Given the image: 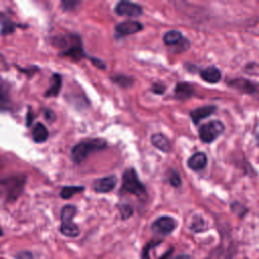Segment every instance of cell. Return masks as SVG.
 <instances>
[{
    "mask_svg": "<svg viewBox=\"0 0 259 259\" xmlns=\"http://www.w3.org/2000/svg\"><path fill=\"white\" fill-rule=\"evenodd\" d=\"M54 45H56L61 51L60 55L69 57L74 61H80L87 57L84 50L81 37L76 33H69L54 38Z\"/></svg>",
    "mask_w": 259,
    "mask_h": 259,
    "instance_id": "6da1fadb",
    "label": "cell"
},
{
    "mask_svg": "<svg viewBox=\"0 0 259 259\" xmlns=\"http://www.w3.org/2000/svg\"><path fill=\"white\" fill-rule=\"evenodd\" d=\"M108 147L106 140L89 138L77 143L71 150V158L75 164H81L91 153L105 150Z\"/></svg>",
    "mask_w": 259,
    "mask_h": 259,
    "instance_id": "7a4b0ae2",
    "label": "cell"
},
{
    "mask_svg": "<svg viewBox=\"0 0 259 259\" xmlns=\"http://www.w3.org/2000/svg\"><path fill=\"white\" fill-rule=\"evenodd\" d=\"M25 183V174H14L0 177V196H3L6 201L16 200L21 195Z\"/></svg>",
    "mask_w": 259,
    "mask_h": 259,
    "instance_id": "3957f363",
    "label": "cell"
},
{
    "mask_svg": "<svg viewBox=\"0 0 259 259\" xmlns=\"http://www.w3.org/2000/svg\"><path fill=\"white\" fill-rule=\"evenodd\" d=\"M131 193L139 198H144L147 195V190L144 183L139 179V176L134 168L126 169L122 174V182L120 193Z\"/></svg>",
    "mask_w": 259,
    "mask_h": 259,
    "instance_id": "277c9868",
    "label": "cell"
},
{
    "mask_svg": "<svg viewBox=\"0 0 259 259\" xmlns=\"http://www.w3.org/2000/svg\"><path fill=\"white\" fill-rule=\"evenodd\" d=\"M76 212L77 208L73 204H66L61 210V226L59 230L66 237L75 238L80 234L78 225L73 222V218L75 217Z\"/></svg>",
    "mask_w": 259,
    "mask_h": 259,
    "instance_id": "5b68a950",
    "label": "cell"
},
{
    "mask_svg": "<svg viewBox=\"0 0 259 259\" xmlns=\"http://www.w3.org/2000/svg\"><path fill=\"white\" fill-rule=\"evenodd\" d=\"M224 132L225 124L221 120H211L199 127L198 136L203 143L210 144L215 141Z\"/></svg>",
    "mask_w": 259,
    "mask_h": 259,
    "instance_id": "8992f818",
    "label": "cell"
},
{
    "mask_svg": "<svg viewBox=\"0 0 259 259\" xmlns=\"http://www.w3.org/2000/svg\"><path fill=\"white\" fill-rule=\"evenodd\" d=\"M228 85L243 94L253 95L259 99V83H254L245 78H236L230 80Z\"/></svg>",
    "mask_w": 259,
    "mask_h": 259,
    "instance_id": "52a82bcc",
    "label": "cell"
},
{
    "mask_svg": "<svg viewBox=\"0 0 259 259\" xmlns=\"http://www.w3.org/2000/svg\"><path fill=\"white\" fill-rule=\"evenodd\" d=\"M163 41L168 47H174L176 52H182L189 48V40L178 30H169L163 36Z\"/></svg>",
    "mask_w": 259,
    "mask_h": 259,
    "instance_id": "ba28073f",
    "label": "cell"
},
{
    "mask_svg": "<svg viewBox=\"0 0 259 259\" xmlns=\"http://www.w3.org/2000/svg\"><path fill=\"white\" fill-rule=\"evenodd\" d=\"M177 227V222L175 219L169 215H163L158 219H156L152 226L151 229L154 233L162 236H166L171 234Z\"/></svg>",
    "mask_w": 259,
    "mask_h": 259,
    "instance_id": "9c48e42d",
    "label": "cell"
},
{
    "mask_svg": "<svg viewBox=\"0 0 259 259\" xmlns=\"http://www.w3.org/2000/svg\"><path fill=\"white\" fill-rule=\"evenodd\" d=\"M144 25L136 20H126L117 23L114 26V36L115 38H122L125 36H128L131 34L137 33L141 30H143Z\"/></svg>",
    "mask_w": 259,
    "mask_h": 259,
    "instance_id": "30bf717a",
    "label": "cell"
},
{
    "mask_svg": "<svg viewBox=\"0 0 259 259\" xmlns=\"http://www.w3.org/2000/svg\"><path fill=\"white\" fill-rule=\"evenodd\" d=\"M114 12L120 16L138 17L143 14V8L141 5L134 2L119 1L114 6Z\"/></svg>",
    "mask_w": 259,
    "mask_h": 259,
    "instance_id": "8fae6325",
    "label": "cell"
},
{
    "mask_svg": "<svg viewBox=\"0 0 259 259\" xmlns=\"http://www.w3.org/2000/svg\"><path fill=\"white\" fill-rule=\"evenodd\" d=\"M117 184V177L115 175H108L97 178L93 181L92 188L98 193H108L112 191Z\"/></svg>",
    "mask_w": 259,
    "mask_h": 259,
    "instance_id": "7c38bea8",
    "label": "cell"
},
{
    "mask_svg": "<svg viewBox=\"0 0 259 259\" xmlns=\"http://www.w3.org/2000/svg\"><path fill=\"white\" fill-rule=\"evenodd\" d=\"M13 101L10 95V84L0 77V112L10 111Z\"/></svg>",
    "mask_w": 259,
    "mask_h": 259,
    "instance_id": "4fadbf2b",
    "label": "cell"
},
{
    "mask_svg": "<svg viewBox=\"0 0 259 259\" xmlns=\"http://www.w3.org/2000/svg\"><path fill=\"white\" fill-rule=\"evenodd\" d=\"M217 110V106L215 105H205L202 107H198L195 109H192L189 112V116L193 122V124L197 125L200 120L212 115Z\"/></svg>",
    "mask_w": 259,
    "mask_h": 259,
    "instance_id": "5bb4252c",
    "label": "cell"
},
{
    "mask_svg": "<svg viewBox=\"0 0 259 259\" xmlns=\"http://www.w3.org/2000/svg\"><path fill=\"white\" fill-rule=\"evenodd\" d=\"M207 165V156L203 152L192 154L187 160V167L192 171H200Z\"/></svg>",
    "mask_w": 259,
    "mask_h": 259,
    "instance_id": "9a60e30c",
    "label": "cell"
},
{
    "mask_svg": "<svg viewBox=\"0 0 259 259\" xmlns=\"http://www.w3.org/2000/svg\"><path fill=\"white\" fill-rule=\"evenodd\" d=\"M151 143L155 148L164 153H169L171 151V143L169 139L161 133L153 134L151 136Z\"/></svg>",
    "mask_w": 259,
    "mask_h": 259,
    "instance_id": "2e32d148",
    "label": "cell"
},
{
    "mask_svg": "<svg viewBox=\"0 0 259 259\" xmlns=\"http://www.w3.org/2000/svg\"><path fill=\"white\" fill-rule=\"evenodd\" d=\"M200 77L207 83L215 84L221 80L222 73L217 67L209 66L200 71Z\"/></svg>",
    "mask_w": 259,
    "mask_h": 259,
    "instance_id": "e0dca14e",
    "label": "cell"
},
{
    "mask_svg": "<svg viewBox=\"0 0 259 259\" xmlns=\"http://www.w3.org/2000/svg\"><path fill=\"white\" fill-rule=\"evenodd\" d=\"M62 76L58 73H54L51 77V85L45 92V97H56L59 95L62 88Z\"/></svg>",
    "mask_w": 259,
    "mask_h": 259,
    "instance_id": "ac0fdd59",
    "label": "cell"
},
{
    "mask_svg": "<svg viewBox=\"0 0 259 259\" xmlns=\"http://www.w3.org/2000/svg\"><path fill=\"white\" fill-rule=\"evenodd\" d=\"M193 87L186 82H178L174 88L175 96L178 99H186L192 96L193 94Z\"/></svg>",
    "mask_w": 259,
    "mask_h": 259,
    "instance_id": "d6986e66",
    "label": "cell"
},
{
    "mask_svg": "<svg viewBox=\"0 0 259 259\" xmlns=\"http://www.w3.org/2000/svg\"><path fill=\"white\" fill-rule=\"evenodd\" d=\"M32 138L35 143H44L49 138V131L42 123L37 122L32 130Z\"/></svg>",
    "mask_w": 259,
    "mask_h": 259,
    "instance_id": "ffe728a7",
    "label": "cell"
},
{
    "mask_svg": "<svg viewBox=\"0 0 259 259\" xmlns=\"http://www.w3.org/2000/svg\"><path fill=\"white\" fill-rule=\"evenodd\" d=\"M85 190V187L84 186H77V185H67V186H64L61 191H60V196L63 198V199H69L71 197H73L75 194L77 193H80L82 191Z\"/></svg>",
    "mask_w": 259,
    "mask_h": 259,
    "instance_id": "44dd1931",
    "label": "cell"
},
{
    "mask_svg": "<svg viewBox=\"0 0 259 259\" xmlns=\"http://www.w3.org/2000/svg\"><path fill=\"white\" fill-rule=\"evenodd\" d=\"M111 81L121 88H130L134 85V79L123 74H116L110 77Z\"/></svg>",
    "mask_w": 259,
    "mask_h": 259,
    "instance_id": "7402d4cb",
    "label": "cell"
},
{
    "mask_svg": "<svg viewBox=\"0 0 259 259\" xmlns=\"http://www.w3.org/2000/svg\"><path fill=\"white\" fill-rule=\"evenodd\" d=\"M20 25H18L17 23L9 20V19H5L4 22H2V25H1V30H0V33L2 35H6V34H9V33H12L16 27H19Z\"/></svg>",
    "mask_w": 259,
    "mask_h": 259,
    "instance_id": "603a6c76",
    "label": "cell"
},
{
    "mask_svg": "<svg viewBox=\"0 0 259 259\" xmlns=\"http://www.w3.org/2000/svg\"><path fill=\"white\" fill-rule=\"evenodd\" d=\"M190 229L193 232H202L206 229V223L201 217H195L192 221Z\"/></svg>",
    "mask_w": 259,
    "mask_h": 259,
    "instance_id": "cb8c5ba5",
    "label": "cell"
},
{
    "mask_svg": "<svg viewBox=\"0 0 259 259\" xmlns=\"http://www.w3.org/2000/svg\"><path fill=\"white\" fill-rule=\"evenodd\" d=\"M231 209L233 212H235L237 215L239 217H244L247 212H248V208L243 205L242 203H240L239 201H233L231 204Z\"/></svg>",
    "mask_w": 259,
    "mask_h": 259,
    "instance_id": "d4e9b609",
    "label": "cell"
},
{
    "mask_svg": "<svg viewBox=\"0 0 259 259\" xmlns=\"http://www.w3.org/2000/svg\"><path fill=\"white\" fill-rule=\"evenodd\" d=\"M117 208L120 212V215H121L122 220H126L130 217H132L133 211H134L133 207L128 203H120V204L117 205Z\"/></svg>",
    "mask_w": 259,
    "mask_h": 259,
    "instance_id": "484cf974",
    "label": "cell"
},
{
    "mask_svg": "<svg viewBox=\"0 0 259 259\" xmlns=\"http://www.w3.org/2000/svg\"><path fill=\"white\" fill-rule=\"evenodd\" d=\"M169 182L173 187H179L181 185V178L177 171L171 170L169 174Z\"/></svg>",
    "mask_w": 259,
    "mask_h": 259,
    "instance_id": "4316f807",
    "label": "cell"
},
{
    "mask_svg": "<svg viewBox=\"0 0 259 259\" xmlns=\"http://www.w3.org/2000/svg\"><path fill=\"white\" fill-rule=\"evenodd\" d=\"M160 259H191L189 255L186 254H178V255H174L173 254V250L170 249L168 250Z\"/></svg>",
    "mask_w": 259,
    "mask_h": 259,
    "instance_id": "83f0119b",
    "label": "cell"
},
{
    "mask_svg": "<svg viewBox=\"0 0 259 259\" xmlns=\"http://www.w3.org/2000/svg\"><path fill=\"white\" fill-rule=\"evenodd\" d=\"M81 2L80 1H75V0H64L62 1V7L65 11L67 10H73L75 9Z\"/></svg>",
    "mask_w": 259,
    "mask_h": 259,
    "instance_id": "f1b7e54d",
    "label": "cell"
},
{
    "mask_svg": "<svg viewBox=\"0 0 259 259\" xmlns=\"http://www.w3.org/2000/svg\"><path fill=\"white\" fill-rule=\"evenodd\" d=\"M160 241L158 242H150L143 250V254H142V259H150V251L152 248H154L155 246L159 245Z\"/></svg>",
    "mask_w": 259,
    "mask_h": 259,
    "instance_id": "f546056e",
    "label": "cell"
},
{
    "mask_svg": "<svg viewBox=\"0 0 259 259\" xmlns=\"http://www.w3.org/2000/svg\"><path fill=\"white\" fill-rule=\"evenodd\" d=\"M151 90H152V92H154L155 94L161 95V94H163V93L166 91V86H165L163 83H161V82H156V83H154V84L152 85Z\"/></svg>",
    "mask_w": 259,
    "mask_h": 259,
    "instance_id": "4dcf8cb0",
    "label": "cell"
},
{
    "mask_svg": "<svg viewBox=\"0 0 259 259\" xmlns=\"http://www.w3.org/2000/svg\"><path fill=\"white\" fill-rule=\"evenodd\" d=\"M44 116H45L46 120H48L49 122L55 121L57 119L56 113L52 109H50V108H45L44 109Z\"/></svg>",
    "mask_w": 259,
    "mask_h": 259,
    "instance_id": "1f68e13d",
    "label": "cell"
},
{
    "mask_svg": "<svg viewBox=\"0 0 259 259\" xmlns=\"http://www.w3.org/2000/svg\"><path fill=\"white\" fill-rule=\"evenodd\" d=\"M89 60L91 61V63L98 69L100 70H105V64L103 61H101L100 59L96 58V57H88Z\"/></svg>",
    "mask_w": 259,
    "mask_h": 259,
    "instance_id": "d6a6232c",
    "label": "cell"
},
{
    "mask_svg": "<svg viewBox=\"0 0 259 259\" xmlns=\"http://www.w3.org/2000/svg\"><path fill=\"white\" fill-rule=\"evenodd\" d=\"M33 117H34V115L31 112V108H29V111L27 112V115H26V126H30L31 125Z\"/></svg>",
    "mask_w": 259,
    "mask_h": 259,
    "instance_id": "836d02e7",
    "label": "cell"
},
{
    "mask_svg": "<svg viewBox=\"0 0 259 259\" xmlns=\"http://www.w3.org/2000/svg\"><path fill=\"white\" fill-rule=\"evenodd\" d=\"M16 259H32V256L29 252H21L16 256Z\"/></svg>",
    "mask_w": 259,
    "mask_h": 259,
    "instance_id": "e575fe53",
    "label": "cell"
},
{
    "mask_svg": "<svg viewBox=\"0 0 259 259\" xmlns=\"http://www.w3.org/2000/svg\"><path fill=\"white\" fill-rule=\"evenodd\" d=\"M3 235V232H2V230L0 229V236H2Z\"/></svg>",
    "mask_w": 259,
    "mask_h": 259,
    "instance_id": "d590c367",
    "label": "cell"
}]
</instances>
